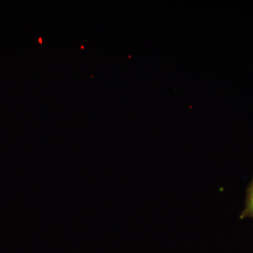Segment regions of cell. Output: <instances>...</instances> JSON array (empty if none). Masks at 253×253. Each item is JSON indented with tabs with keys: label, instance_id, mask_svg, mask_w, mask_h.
I'll return each instance as SVG.
<instances>
[{
	"label": "cell",
	"instance_id": "cell-1",
	"mask_svg": "<svg viewBox=\"0 0 253 253\" xmlns=\"http://www.w3.org/2000/svg\"><path fill=\"white\" fill-rule=\"evenodd\" d=\"M240 219H252L253 220V176L246 191L245 207L239 216Z\"/></svg>",
	"mask_w": 253,
	"mask_h": 253
}]
</instances>
